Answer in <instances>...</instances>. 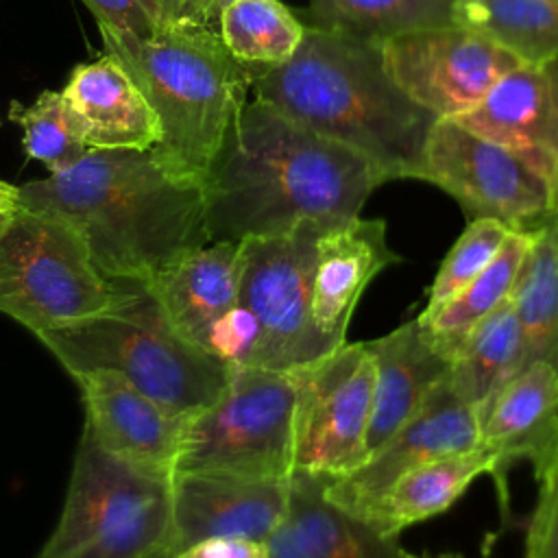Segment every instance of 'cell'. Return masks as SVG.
I'll return each mask as SVG.
<instances>
[{"label": "cell", "instance_id": "obj_30", "mask_svg": "<svg viewBox=\"0 0 558 558\" xmlns=\"http://www.w3.org/2000/svg\"><path fill=\"white\" fill-rule=\"evenodd\" d=\"M9 118L24 129L26 155L41 161L50 174L74 166L89 150L83 124L61 92L46 89L31 107L11 102Z\"/></svg>", "mask_w": 558, "mask_h": 558}, {"label": "cell", "instance_id": "obj_35", "mask_svg": "<svg viewBox=\"0 0 558 558\" xmlns=\"http://www.w3.org/2000/svg\"><path fill=\"white\" fill-rule=\"evenodd\" d=\"M231 2L233 0H185V7L177 24L211 28L218 33V20Z\"/></svg>", "mask_w": 558, "mask_h": 558}, {"label": "cell", "instance_id": "obj_14", "mask_svg": "<svg viewBox=\"0 0 558 558\" xmlns=\"http://www.w3.org/2000/svg\"><path fill=\"white\" fill-rule=\"evenodd\" d=\"M170 558L214 536L266 543L288 512V480L174 471L170 480Z\"/></svg>", "mask_w": 558, "mask_h": 558}, {"label": "cell", "instance_id": "obj_12", "mask_svg": "<svg viewBox=\"0 0 558 558\" xmlns=\"http://www.w3.org/2000/svg\"><path fill=\"white\" fill-rule=\"evenodd\" d=\"M379 52L395 85L438 120L466 116L521 65L488 37L458 24L386 39Z\"/></svg>", "mask_w": 558, "mask_h": 558}, {"label": "cell", "instance_id": "obj_36", "mask_svg": "<svg viewBox=\"0 0 558 558\" xmlns=\"http://www.w3.org/2000/svg\"><path fill=\"white\" fill-rule=\"evenodd\" d=\"M20 209V185H11L0 179V235L7 231Z\"/></svg>", "mask_w": 558, "mask_h": 558}, {"label": "cell", "instance_id": "obj_2", "mask_svg": "<svg viewBox=\"0 0 558 558\" xmlns=\"http://www.w3.org/2000/svg\"><path fill=\"white\" fill-rule=\"evenodd\" d=\"M20 203L68 222L111 281H148L209 240L205 190L150 150L89 148L74 166L20 185Z\"/></svg>", "mask_w": 558, "mask_h": 558}, {"label": "cell", "instance_id": "obj_10", "mask_svg": "<svg viewBox=\"0 0 558 558\" xmlns=\"http://www.w3.org/2000/svg\"><path fill=\"white\" fill-rule=\"evenodd\" d=\"M294 377L292 473L336 477L366 458L375 362L368 342H344Z\"/></svg>", "mask_w": 558, "mask_h": 558}, {"label": "cell", "instance_id": "obj_21", "mask_svg": "<svg viewBox=\"0 0 558 558\" xmlns=\"http://www.w3.org/2000/svg\"><path fill=\"white\" fill-rule=\"evenodd\" d=\"M144 283L177 331L207 351L211 327L238 305V242L211 240L196 246Z\"/></svg>", "mask_w": 558, "mask_h": 558}, {"label": "cell", "instance_id": "obj_38", "mask_svg": "<svg viewBox=\"0 0 558 558\" xmlns=\"http://www.w3.org/2000/svg\"><path fill=\"white\" fill-rule=\"evenodd\" d=\"M554 218H556V222H558V209H554Z\"/></svg>", "mask_w": 558, "mask_h": 558}, {"label": "cell", "instance_id": "obj_33", "mask_svg": "<svg viewBox=\"0 0 558 558\" xmlns=\"http://www.w3.org/2000/svg\"><path fill=\"white\" fill-rule=\"evenodd\" d=\"M98 24L133 33L137 37L153 35L163 26L153 0H83Z\"/></svg>", "mask_w": 558, "mask_h": 558}, {"label": "cell", "instance_id": "obj_18", "mask_svg": "<svg viewBox=\"0 0 558 558\" xmlns=\"http://www.w3.org/2000/svg\"><path fill=\"white\" fill-rule=\"evenodd\" d=\"M497 458L493 475L508 517V473L525 460L536 471L558 445V371L545 362L521 368L480 414V442Z\"/></svg>", "mask_w": 558, "mask_h": 558}, {"label": "cell", "instance_id": "obj_7", "mask_svg": "<svg viewBox=\"0 0 558 558\" xmlns=\"http://www.w3.org/2000/svg\"><path fill=\"white\" fill-rule=\"evenodd\" d=\"M118 294L61 218L22 207L0 235V314L35 336L96 316Z\"/></svg>", "mask_w": 558, "mask_h": 558}, {"label": "cell", "instance_id": "obj_22", "mask_svg": "<svg viewBox=\"0 0 558 558\" xmlns=\"http://www.w3.org/2000/svg\"><path fill=\"white\" fill-rule=\"evenodd\" d=\"M76 111L89 148L150 150L161 140V124L113 54L81 63L61 92Z\"/></svg>", "mask_w": 558, "mask_h": 558}, {"label": "cell", "instance_id": "obj_39", "mask_svg": "<svg viewBox=\"0 0 558 558\" xmlns=\"http://www.w3.org/2000/svg\"><path fill=\"white\" fill-rule=\"evenodd\" d=\"M554 2H558V0H554Z\"/></svg>", "mask_w": 558, "mask_h": 558}, {"label": "cell", "instance_id": "obj_19", "mask_svg": "<svg viewBox=\"0 0 558 558\" xmlns=\"http://www.w3.org/2000/svg\"><path fill=\"white\" fill-rule=\"evenodd\" d=\"M325 477L294 471L288 512L268 536V558H425L325 497Z\"/></svg>", "mask_w": 558, "mask_h": 558}, {"label": "cell", "instance_id": "obj_27", "mask_svg": "<svg viewBox=\"0 0 558 558\" xmlns=\"http://www.w3.org/2000/svg\"><path fill=\"white\" fill-rule=\"evenodd\" d=\"M453 24L471 28L519 63L558 59V2L554 0H458Z\"/></svg>", "mask_w": 558, "mask_h": 558}, {"label": "cell", "instance_id": "obj_15", "mask_svg": "<svg viewBox=\"0 0 558 558\" xmlns=\"http://www.w3.org/2000/svg\"><path fill=\"white\" fill-rule=\"evenodd\" d=\"M85 405V429L120 460L172 477L190 416L174 414L109 371L74 377Z\"/></svg>", "mask_w": 558, "mask_h": 558}, {"label": "cell", "instance_id": "obj_16", "mask_svg": "<svg viewBox=\"0 0 558 558\" xmlns=\"http://www.w3.org/2000/svg\"><path fill=\"white\" fill-rule=\"evenodd\" d=\"M458 122L521 155L558 209V59L517 65Z\"/></svg>", "mask_w": 558, "mask_h": 558}, {"label": "cell", "instance_id": "obj_3", "mask_svg": "<svg viewBox=\"0 0 558 558\" xmlns=\"http://www.w3.org/2000/svg\"><path fill=\"white\" fill-rule=\"evenodd\" d=\"M255 98L362 155L381 177L416 179L436 116L388 76L379 46L305 26L296 52L253 72Z\"/></svg>", "mask_w": 558, "mask_h": 558}, {"label": "cell", "instance_id": "obj_25", "mask_svg": "<svg viewBox=\"0 0 558 558\" xmlns=\"http://www.w3.org/2000/svg\"><path fill=\"white\" fill-rule=\"evenodd\" d=\"M521 371V336L510 296L486 314L460 344L447 375L451 388L482 414Z\"/></svg>", "mask_w": 558, "mask_h": 558}, {"label": "cell", "instance_id": "obj_4", "mask_svg": "<svg viewBox=\"0 0 558 558\" xmlns=\"http://www.w3.org/2000/svg\"><path fill=\"white\" fill-rule=\"evenodd\" d=\"M98 28L105 52L122 63L161 124V140L150 148L155 161L172 177L205 185L246 105L253 70L211 28L163 24L148 37Z\"/></svg>", "mask_w": 558, "mask_h": 558}, {"label": "cell", "instance_id": "obj_5", "mask_svg": "<svg viewBox=\"0 0 558 558\" xmlns=\"http://www.w3.org/2000/svg\"><path fill=\"white\" fill-rule=\"evenodd\" d=\"M37 338L72 377L116 373L181 416L214 403L231 371L177 331L144 281H120L111 307Z\"/></svg>", "mask_w": 558, "mask_h": 558}, {"label": "cell", "instance_id": "obj_13", "mask_svg": "<svg viewBox=\"0 0 558 558\" xmlns=\"http://www.w3.org/2000/svg\"><path fill=\"white\" fill-rule=\"evenodd\" d=\"M480 442V414L445 377L423 405L349 473L325 477V497L366 519L390 486L434 458L466 451Z\"/></svg>", "mask_w": 558, "mask_h": 558}, {"label": "cell", "instance_id": "obj_37", "mask_svg": "<svg viewBox=\"0 0 558 558\" xmlns=\"http://www.w3.org/2000/svg\"><path fill=\"white\" fill-rule=\"evenodd\" d=\"M153 2L159 11V17L163 24H177L181 17V11L185 7V0H153Z\"/></svg>", "mask_w": 558, "mask_h": 558}, {"label": "cell", "instance_id": "obj_29", "mask_svg": "<svg viewBox=\"0 0 558 558\" xmlns=\"http://www.w3.org/2000/svg\"><path fill=\"white\" fill-rule=\"evenodd\" d=\"M227 50L253 72L286 63L305 37V24L279 0H233L218 20Z\"/></svg>", "mask_w": 558, "mask_h": 558}, {"label": "cell", "instance_id": "obj_6", "mask_svg": "<svg viewBox=\"0 0 558 558\" xmlns=\"http://www.w3.org/2000/svg\"><path fill=\"white\" fill-rule=\"evenodd\" d=\"M170 480L120 460L83 429L59 523L37 558H170Z\"/></svg>", "mask_w": 558, "mask_h": 558}, {"label": "cell", "instance_id": "obj_31", "mask_svg": "<svg viewBox=\"0 0 558 558\" xmlns=\"http://www.w3.org/2000/svg\"><path fill=\"white\" fill-rule=\"evenodd\" d=\"M512 229L497 218H473L445 255L418 316H432L449 303L471 279H475L497 255Z\"/></svg>", "mask_w": 558, "mask_h": 558}, {"label": "cell", "instance_id": "obj_8", "mask_svg": "<svg viewBox=\"0 0 558 558\" xmlns=\"http://www.w3.org/2000/svg\"><path fill=\"white\" fill-rule=\"evenodd\" d=\"M294 395L290 371L231 366L218 399L187 418L174 471L288 480Z\"/></svg>", "mask_w": 558, "mask_h": 558}, {"label": "cell", "instance_id": "obj_28", "mask_svg": "<svg viewBox=\"0 0 558 558\" xmlns=\"http://www.w3.org/2000/svg\"><path fill=\"white\" fill-rule=\"evenodd\" d=\"M534 229H512L493 262L475 279H471L432 316H418L432 340L447 355L456 357L471 329L510 296L527 248L534 240Z\"/></svg>", "mask_w": 558, "mask_h": 558}, {"label": "cell", "instance_id": "obj_32", "mask_svg": "<svg viewBox=\"0 0 558 558\" xmlns=\"http://www.w3.org/2000/svg\"><path fill=\"white\" fill-rule=\"evenodd\" d=\"M538 499L525 534V558H558V445L534 471Z\"/></svg>", "mask_w": 558, "mask_h": 558}, {"label": "cell", "instance_id": "obj_26", "mask_svg": "<svg viewBox=\"0 0 558 558\" xmlns=\"http://www.w3.org/2000/svg\"><path fill=\"white\" fill-rule=\"evenodd\" d=\"M458 0H310L305 26L364 44L453 24Z\"/></svg>", "mask_w": 558, "mask_h": 558}, {"label": "cell", "instance_id": "obj_23", "mask_svg": "<svg viewBox=\"0 0 558 558\" xmlns=\"http://www.w3.org/2000/svg\"><path fill=\"white\" fill-rule=\"evenodd\" d=\"M495 469V453L482 445L434 458L401 475L364 521L384 534L399 536L408 525L449 510L473 480L484 473L493 477Z\"/></svg>", "mask_w": 558, "mask_h": 558}, {"label": "cell", "instance_id": "obj_24", "mask_svg": "<svg viewBox=\"0 0 558 558\" xmlns=\"http://www.w3.org/2000/svg\"><path fill=\"white\" fill-rule=\"evenodd\" d=\"M510 301L521 336V368L545 362L558 371V222L536 225Z\"/></svg>", "mask_w": 558, "mask_h": 558}, {"label": "cell", "instance_id": "obj_9", "mask_svg": "<svg viewBox=\"0 0 558 558\" xmlns=\"http://www.w3.org/2000/svg\"><path fill=\"white\" fill-rule=\"evenodd\" d=\"M325 229L301 222L281 233L238 240V305L257 331L246 366L294 371L329 353L312 325L316 242Z\"/></svg>", "mask_w": 558, "mask_h": 558}, {"label": "cell", "instance_id": "obj_1", "mask_svg": "<svg viewBox=\"0 0 558 558\" xmlns=\"http://www.w3.org/2000/svg\"><path fill=\"white\" fill-rule=\"evenodd\" d=\"M381 183L355 150L253 98L203 185L209 240L238 242L301 222L333 227L360 216Z\"/></svg>", "mask_w": 558, "mask_h": 558}, {"label": "cell", "instance_id": "obj_17", "mask_svg": "<svg viewBox=\"0 0 558 558\" xmlns=\"http://www.w3.org/2000/svg\"><path fill=\"white\" fill-rule=\"evenodd\" d=\"M399 255L390 248L386 222L355 216L325 229L316 242L312 275V325L331 353L347 342L351 316L368 283Z\"/></svg>", "mask_w": 558, "mask_h": 558}, {"label": "cell", "instance_id": "obj_34", "mask_svg": "<svg viewBox=\"0 0 558 558\" xmlns=\"http://www.w3.org/2000/svg\"><path fill=\"white\" fill-rule=\"evenodd\" d=\"M172 558H268V547L262 541L214 536L177 551Z\"/></svg>", "mask_w": 558, "mask_h": 558}, {"label": "cell", "instance_id": "obj_20", "mask_svg": "<svg viewBox=\"0 0 558 558\" xmlns=\"http://www.w3.org/2000/svg\"><path fill=\"white\" fill-rule=\"evenodd\" d=\"M375 362L366 456L390 438L449 375L453 357L427 333L418 316L366 340Z\"/></svg>", "mask_w": 558, "mask_h": 558}, {"label": "cell", "instance_id": "obj_11", "mask_svg": "<svg viewBox=\"0 0 558 558\" xmlns=\"http://www.w3.org/2000/svg\"><path fill=\"white\" fill-rule=\"evenodd\" d=\"M416 179L445 190L469 216L510 229H534L556 209L549 185L521 155L449 118L432 126Z\"/></svg>", "mask_w": 558, "mask_h": 558}]
</instances>
